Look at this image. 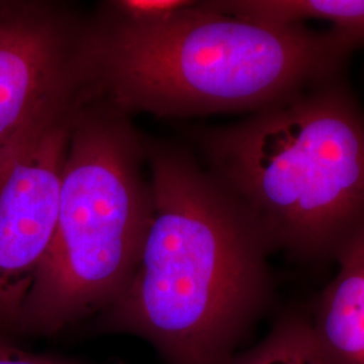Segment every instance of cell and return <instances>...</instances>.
I'll use <instances>...</instances> for the list:
<instances>
[{
    "instance_id": "6da1fadb",
    "label": "cell",
    "mask_w": 364,
    "mask_h": 364,
    "mask_svg": "<svg viewBox=\"0 0 364 364\" xmlns=\"http://www.w3.org/2000/svg\"><path fill=\"white\" fill-rule=\"evenodd\" d=\"M154 215L130 285L96 333L150 344L165 364H230L272 306L269 240L181 146L146 139Z\"/></svg>"
},
{
    "instance_id": "7a4b0ae2",
    "label": "cell",
    "mask_w": 364,
    "mask_h": 364,
    "mask_svg": "<svg viewBox=\"0 0 364 364\" xmlns=\"http://www.w3.org/2000/svg\"><path fill=\"white\" fill-rule=\"evenodd\" d=\"M360 42L335 28L266 25L193 4L169 23L90 22L92 95L159 117L258 112L336 81Z\"/></svg>"
},
{
    "instance_id": "30bf717a",
    "label": "cell",
    "mask_w": 364,
    "mask_h": 364,
    "mask_svg": "<svg viewBox=\"0 0 364 364\" xmlns=\"http://www.w3.org/2000/svg\"><path fill=\"white\" fill-rule=\"evenodd\" d=\"M192 4L191 0H109L100 4L96 18L119 26H161L180 16Z\"/></svg>"
},
{
    "instance_id": "8fae6325",
    "label": "cell",
    "mask_w": 364,
    "mask_h": 364,
    "mask_svg": "<svg viewBox=\"0 0 364 364\" xmlns=\"http://www.w3.org/2000/svg\"><path fill=\"white\" fill-rule=\"evenodd\" d=\"M0 364H77L61 358L27 351L0 331Z\"/></svg>"
},
{
    "instance_id": "52a82bcc",
    "label": "cell",
    "mask_w": 364,
    "mask_h": 364,
    "mask_svg": "<svg viewBox=\"0 0 364 364\" xmlns=\"http://www.w3.org/2000/svg\"><path fill=\"white\" fill-rule=\"evenodd\" d=\"M335 279L308 311L326 364H364V230L338 257Z\"/></svg>"
},
{
    "instance_id": "ba28073f",
    "label": "cell",
    "mask_w": 364,
    "mask_h": 364,
    "mask_svg": "<svg viewBox=\"0 0 364 364\" xmlns=\"http://www.w3.org/2000/svg\"><path fill=\"white\" fill-rule=\"evenodd\" d=\"M212 4L223 14L266 25L326 21L364 45V0H234Z\"/></svg>"
},
{
    "instance_id": "5b68a950",
    "label": "cell",
    "mask_w": 364,
    "mask_h": 364,
    "mask_svg": "<svg viewBox=\"0 0 364 364\" xmlns=\"http://www.w3.org/2000/svg\"><path fill=\"white\" fill-rule=\"evenodd\" d=\"M90 22L54 1H0V153L90 95Z\"/></svg>"
},
{
    "instance_id": "277c9868",
    "label": "cell",
    "mask_w": 364,
    "mask_h": 364,
    "mask_svg": "<svg viewBox=\"0 0 364 364\" xmlns=\"http://www.w3.org/2000/svg\"><path fill=\"white\" fill-rule=\"evenodd\" d=\"M153 215L146 138L91 95L73 117L57 225L19 333L55 336L111 306L136 272Z\"/></svg>"
},
{
    "instance_id": "9c48e42d",
    "label": "cell",
    "mask_w": 364,
    "mask_h": 364,
    "mask_svg": "<svg viewBox=\"0 0 364 364\" xmlns=\"http://www.w3.org/2000/svg\"><path fill=\"white\" fill-rule=\"evenodd\" d=\"M230 364H326L313 336L309 313L290 308L281 313L267 335L235 355Z\"/></svg>"
},
{
    "instance_id": "3957f363",
    "label": "cell",
    "mask_w": 364,
    "mask_h": 364,
    "mask_svg": "<svg viewBox=\"0 0 364 364\" xmlns=\"http://www.w3.org/2000/svg\"><path fill=\"white\" fill-rule=\"evenodd\" d=\"M193 138L273 251L338 259L363 231L364 115L340 80Z\"/></svg>"
},
{
    "instance_id": "8992f818",
    "label": "cell",
    "mask_w": 364,
    "mask_h": 364,
    "mask_svg": "<svg viewBox=\"0 0 364 364\" xmlns=\"http://www.w3.org/2000/svg\"><path fill=\"white\" fill-rule=\"evenodd\" d=\"M88 97L0 153V331L10 336L19 333L27 299L52 245L70 129Z\"/></svg>"
}]
</instances>
